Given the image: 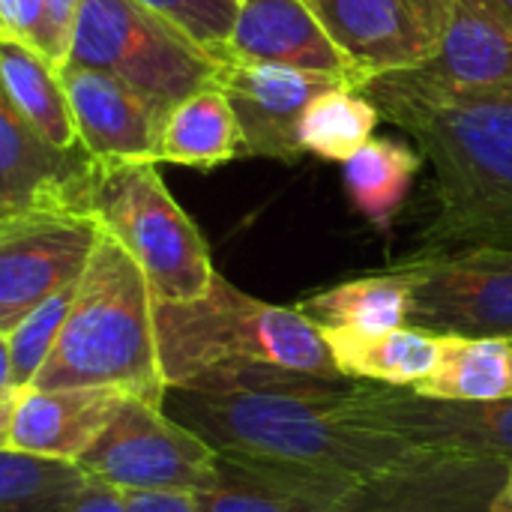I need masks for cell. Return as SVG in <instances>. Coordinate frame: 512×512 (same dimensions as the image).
<instances>
[{
  "mask_svg": "<svg viewBox=\"0 0 512 512\" xmlns=\"http://www.w3.org/2000/svg\"><path fill=\"white\" fill-rule=\"evenodd\" d=\"M153 318L168 387H183L204 372L237 363L348 381L336 372L321 330L297 306H273L243 294L222 273H216L210 291L198 300H156Z\"/></svg>",
  "mask_w": 512,
  "mask_h": 512,
  "instance_id": "obj_4",
  "label": "cell"
},
{
  "mask_svg": "<svg viewBox=\"0 0 512 512\" xmlns=\"http://www.w3.org/2000/svg\"><path fill=\"white\" fill-rule=\"evenodd\" d=\"M354 387L357 381H330L306 393H201L168 387L162 408L219 453L369 480L420 450L345 423L339 405Z\"/></svg>",
  "mask_w": 512,
  "mask_h": 512,
  "instance_id": "obj_1",
  "label": "cell"
},
{
  "mask_svg": "<svg viewBox=\"0 0 512 512\" xmlns=\"http://www.w3.org/2000/svg\"><path fill=\"white\" fill-rule=\"evenodd\" d=\"M138 3L177 24L201 48H207L213 57L222 60V48L237 18V0H138Z\"/></svg>",
  "mask_w": 512,
  "mask_h": 512,
  "instance_id": "obj_29",
  "label": "cell"
},
{
  "mask_svg": "<svg viewBox=\"0 0 512 512\" xmlns=\"http://www.w3.org/2000/svg\"><path fill=\"white\" fill-rule=\"evenodd\" d=\"M345 423L390 435L423 453L495 459L512 465V399L459 402L417 390L357 384L339 405Z\"/></svg>",
  "mask_w": 512,
  "mask_h": 512,
  "instance_id": "obj_9",
  "label": "cell"
},
{
  "mask_svg": "<svg viewBox=\"0 0 512 512\" xmlns=\"http://www.w3.org/2000/svg\"><path fill=\"white\" fill-rule=\"evenodd\" d=\"M219 453V450H216ZM363 480L243 453H219L201 512H336Z\"/></svg>",
  "mask_w": 512,
  "mask_h": 512,
  "instance_id": "obj_19",
  "label": "cell"
},
{
  "mask_svg": "<svg viewBox=\"0 0 512 512\" xmlns=\"http://www.w3.org/2000/svg\"><path fill=\"white\" fill-rule=\"evenodd\" d=\"M60 81L72 108L78 141L96 162H156L165 114L123 78L66 63Z\"/></svg>",
  "mask_w": 512,
  "mask_h": 512,
  "instance_id": "obj_17",
  "label": "cell"
},
{
  "mask_svg": "<svg viewBox=\"0 0 512 512\" xmlns=\"http://www.w3.org/2000/svg\"><path fill=\"white\" fill-rule=\"evenodd\" d=\"M66 512H129V504H126V492L93 480L87 492L75 501V507Z\"/></svg>",
  "mask_w": 512,
  "mask_h": 512,
  "instance_id": "obj_33",
  "label": "cell"
},
{
  "mask_svg": "<svg viewBox=\"0 0 512 512\" xmlns=\"http://www.w3.org/2000/svg\"><path fill=\"white\" fill-rule=\"evenodd\" d=\"M129 512H201L195 495L186 492H135L126 495Z\"/></svg>",
  "mask_w": 512,
  "mask_h": 512,
  "instance_id": "obj_31",
  "label": "cell"
},
{
  "mask_svg": "<svg viewBox=\"0 0 512 512\" xmlns=\"http://www.w3.org/2000/svg\"><path fill=\"white\" fill-rule=\"evenodd\" d=\"M369 99L429 105H512V36L459 3L441 48L414 69L372 78Z\"/></svg>",
  "mask_w": 512,
  "mask_h": 512,
  "instance_id": "obj_10",
  "label": "cell"
},
{
  "mask_svg": "<svg viewBox=\"0 0 512 512\" xmlns=\"http://www.w3.org/2000/svg\"><path fill=\"white\" fill-rule=\"evenodd\" d=\"M66 63L123 78L165 120L177 102L213 84L222 69L219 57L138 0H81Z\"/></svg>",
  "mask_w": 512,
  "mask_h": 512,
  "instance_id": "obj_6",
  "label": "cell"
},
{
  "mask_svg": "<svg viewBox=\"0 0 512 512\" xmlns=\"http://www.w3.org/2000/svg\"><path fill=\"white\" fill-rule=\"evenodd\" d=\"M459 3L474 9L477 15H483L486 21H492L495 27H501L512 36V0H459Z\"/></svg>",
  "mask_w": 512,
  "mask_h": 512,
  "instance_id": "obj_34",
  "label": "cell"
},
{
  "mask_svg": "<svg viewBox=\"0 0 512 512\" xmlns=\"http://www.w3.org/2000/svg\"><path fill=\"white\" fill-rule=\"evenodd\" d=\"M216 84L240 120L243 156L297 162L303 156L300 123L306 108L345 81L273 63H222Z\"/></svg>",
  "mask_w": 512,
  "mask_h": 512,
  "instance_id": "obj_15",
  "label": "cell"
},
{
  "mask_svg": "<svg viewBox=\"0 0 512 512\" xmlns=\"http://www.w3.org/2000/svg\"><path fill=\"white\" fill-rule=\"evenodd\" d=\"M510 465L450 453H414L363 480L336 512H495Z\"/></svg>",
  "mask_w": 512,
  "mask_h": 512,
  "instance_id": "obj_14",
  "label": "cell"
},
{
  "mask_svg": "<svg viewBox=\"0 0 512 512\" xmlns=\"http://www.w3.org/2000/svg\"><path fill=\"white\" fill-rule=\"evenodd\" d=\"M90 483L78 462L0 450V512H66Z\"/></svg>",
  "mask_w": 512,
  "mask_h": 512,
  "instance_id": "obj_26",
  "label": "cell"
},
{
  "mask_svg": "<svg viewBox=\"0 0 512 512\" xmlns=\"http://www.w3.org/2000/svg\"><path fill=\"white\" fill-rule=\"evenodd\" d=\"M75 288L60 291L57 297L36 306L30 315H24L12 330L0 333L3 348V369H0V399H12L21 390L33 387L42 366L48 363L63 324L69 318V309L75 303Z\"/></svg>",
  "mask_w": 512,
  "mask_h": 512,
  "instance_id": "obj_28",
  "label": "cell"
},
{
  "mask_svg": "<svg viewBox=\"0 0 512 512\" xmlns=\"http://www.w3.org/2000/svg\"><path fill=\"white\" fill-rule=\"evenodd\" d=\"M432 168L423 249H512V105L372 99Z\"/></svg>",
  "mask_w": 512,
  "mask_h": 512,
  "instance_id": "obj_2",
  "label": "cell"
},
{
  "mask_svg": "<svg viewBox=\"0 0 512 512\" xmlns=\"http://www.w3.org/2000/svg\"><path fill=\"white\" fill-rule=\"evenodd\" d=\"M0 39L18 42L63 69L48 0H0Z\"/></svg>",
  "mask_w": 512,
  "mask_h": 512,
  "instance_id": "obj_30",
  "label": "cell"
},
{
  "mask_svg": "<svg viewBox=\"0 0 512 512\" xmlns=\"http://www.w3.org/2000/svg\"><path fill=\"white\" fill-rule=\"evenodd\" d=\"M102 240L93 216H21L0 222V333L45 300L75 288Z\"/></svg>",
  "mask_w": 512,
  "mask_h": 512,
  "instance_id": "obj_12",
  "label": "cell"
},
{
  "mask_svg": "<svg viewBox=\"0 0 512 512\" xmlns=\"http://www.w3.org/2000/svg\"><path fill=\"white\" fill-rule=\"evenodd\" d=\"M495 512H512V465L507 471V480L501 486V492L495 495Z\"/></svg>",
  "mask_w": 512,
  "mask_h": 512,
  "instance_id": "obj_35",
  "label": "cell"
},
{
  "mask_svg": "<svg viewBox=\"0 0 512 512\" xmlns=\"http://www.w3.org/2000/svg\"><path fill=\"white\" fill-rule=\"evenodd\" d=\"M99 162L84 144L60 147L0 99V222L21 216H93Z\"/></svg>",
  "mask_w": 512,
  "mask_h": 512,
  "instance_id": "obj_13",
  "label": "cell"
},
{
  "mask_svg": "<svg viewBox=\"0 0 512 512\" xmlns=\"http://www.w3.org/2000/svg\"><path fill=\"white\" fill-rule=\"evenodd\" d=\"M297 309L318 330L390 333L399 327H411L414 294L408 279L396 267H390L315 291L303 297Z\"/></svg>",
  "mask_w": 512,
  "mask_h": 512,
  "instance_id": "obj_22",
  "label": "cell"
},
{
  "mask_svg": "<svg viewBox=\"0 0 512 512\" xmlns=\"http://www.w3.org/2000/svg\"><path fill=\"white\" fill-rule=\"evenodd\" d=\"M414 390L420 396L459 402L512 399V339L441 336L438 369Z\"/></svg>",
  "mask_w": 512,
  "mask_h": 512,
  "instance_id": "obj_25",
  "label": "cell"
},
{
  "mask_svg": "<svg viewBox=\"0 0 512 512\" xmlns=\"http://www.w3.org/2000/svg\"><path fill=\"white\" fill-rule=\"evenodd\" d=\"M309 6L354 63L360 87L429 60L459 12V0H309Z\"/></svg>",
  "mask_w": 512,
  "mask_h": 512,
  "instance_id": "obj_11",
  "label": "cell"
},
{
  "mask_svg": "<svg viewBox=\"0 0 512 512\" xmlns=\"http://www.w3.org/2000/svg\"><path fill=\"white\" fill-rule=\"evenodd\" d=\"M222 63L291 66L360 87V75L309 0H237Z\"/></svg>",
  "mask_w": 512,
  "mask_h": 512,
  "instance_id": "obj_16",
  "label": "cell"
},
{
  "mask_svg": "<svg viewBox=\"0 0 512 512\" xmlns=\"http://www.w3.org/2000/svg\"><path fill=\"white\" fill-rule=\"evenodd\" d=\"M396 270L414 294L411 327L435 336L512 339V249H420Z\"/></svg>",
  "mask_w": 512,
  "mask_h": 512,
  "instance_id": "obj_8",
  "label": "cell"
},
{
  "mask_svg": "<svg viewBox=\"0 0 512 512\" xmlns=\"http://www.w3.org/2000/svg\"><path fill=\"white\" fill-rule=\"evenodd\" d=\"M321 336L336 372L357 384L414 390L441 360V336L420 327H399L390 333L321 330Z\"/></svg>",
  "mask_w": 512,
  "mask_h": 512,
  "instance_id": "obj_20",
  "label": "cell"
},
{
  "mask_svg": "<svg viewBox=\"0 0 512 512\" xmlns=\"http://www.w3.org/2000/svg\"><path fill=\"white\" fill-rule=\"evenodd\" d=\"M219 453L162 405L126 396L105 435L78 462L93 480L126 495L186 492L198 495L216 480Z\"/></svg>",
  "mask_w": 512,
  "mask_h": 512,
  "instance_id": "obj_7",
  "label": "cell"
},
{
  "mask_svg": "<svg viewBox=\"0 0 512 512\" xmlns=\"http://www.w3.org/2000/svg\"><path fill=\"white\" fill-rule=\"evenodd\" d=\"M0 99H6L39 135L60 147H75L78 129L60 81V69L42 54L0 39Z\"/></svg>",
  "mask_w": 512,
  "mask_h": 512,
  "instance_id": "obj_23",
  "label": "cell"
},
{
  "mask_svg": "<svg viewBox=\"0 0 512 512\" xmlns=\"http://www.w3.org/2000/svg\"><path fill=\"white\" fill-rule=\"evenodd\" d=\"M237 156H243V129L216 81L171 108L159 135L156 162L210 171Z\"/></svg>",
  "mask_w": 512,
  "mask_h": 512,
  "instance_id": "obj_21",
  "label": "cell"
},
{
  "mask_svg": "<svg viewBox=\"0 0 512 512\" xmlns=\"http://www.w3.org/2000/svg\"><path fill=\"white\" fill-rule=\"evenodd\" d=\"M381 120L378 105L360 87L342 84L321 93L306 108L300 123V147L303 153L345 165L375 138V126Z\"/></svg>",
  "mask_w": 512,
  "mask_h": 512,
  "instance_id": "obj_27",
  "label": "cell"
},
{
  "mask_svg": "<svg viewBox=\"0 0 512 512\" xmlns=\"http://www.w3.org/2000/svg\"><path fill=\"white\" fill-rule=\"evenodd\" d=\"M423 165V153L408 147L405 141L372 138L360 153L345 162V192L354 210L369 225H375L378 231H390Z\"/></svg>",
  "mask_w": 512,
  "mask_h": 512,
  "instance_id": "obj_24",
  "label": "cell"
},
{
  "mask_svg": "<svg viewBox=\"0 0 512 512\" xmlns=\"http://www.w3.org/2000/svg\"><path fill=\"white\" fill-rule=\"evenodd\" d=\"M48 12H51V24H54L57 54H60V63L66 66L69 51H72V39H75V24H78L81 0H48Z\"/></svg>",
  "mask_w": 512,
  "mask_h": 512,
  "instance_id": "obj_32",
  "label": "cell"
},
{
  "mask_svg": "<svg viewBox=\"0 0 512 512\" xmlns=\"http://www.w3.org/2000/svg\"><path fill=\"white\" fill-rule=\"evenodd\" d=\"M123 399L126 393L102 387H27L12 399H0V450L81 462L84 453L105 435Z\"/></svg>",
  "mask_w": 512,
  "mask_h": 512,
  "instance_id": "obj_18",
  "label": "cell"
},
{
  "mask_svg": "<svg viewBox=\"0 0 512 512\" xmlns=\"http://www.w3.org/2000/svg\"><path fill=\"white\" fill-rule=\"evenodd\" d=\"M156 297L132 255L102 231L36 390L102 387L162 405Z\"/></svg>",
  "mask_w": 512,
  "mask_h": 512,
  "instance_id": "obj_3",
  "label": "cell"
},
{
  "mask_svg": "<svg viewBox=\"0 0 512 512\" xmlns=\"http://www.w3.org/2000/svg\"><path fill=\"white\" fill-rule=\"evenodd\" d=\"M159 162H99L93 219L144 270L162 303L198 300L210 291L216 267L198 225L168 192Z\"/></svg>",
  "mask_w": 512,
  "mask_h": 512,
  "instance_id": "obj_5",
  "label": "cell"
}]
</instances>
